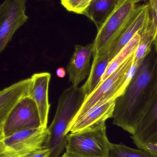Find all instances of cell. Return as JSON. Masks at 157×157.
Wrapping results in <instances>:
<instances>
[{
	"instance_id": "obj_21",
	"label": "cell",
	"mask_w": 157,
	"mask_h": 157,
	"mask_svg": "<svg viewBox=\"0 0 157 157\" xmlns=\"http://www.w3.org/2000/svg\"><path fill=\"white\" fill-rule=\"evenodd\" d=\"M148 14L157 34V0L148 2Z\"/></svg>"
},
{
	"instance_id": "obj_9",
	"label": "cell",
	"mask_w": 157,
	"mask_h": 157,
	"mask_svg": "<svg viewBox=\"0 0 157 157\" xmlns=\"http://www.w3.org/2000/svg\"><path fill=\"white\" fill-rule=\"evenodd\" d=\"M26 0H4L0 6V52L4 50L16 31L29 19Z\"/></svg>"
},
{
	"instance_id": "obj_7",
	"label": "cell",
	"mask_w": 157,
	"mask_h": 157,
	"mask_svg": "<svg viewBox=\"0 0 157 157\" xmlns=\"http://www.w3.org/2000/svg\"><path fill=\"white\" fill-rule=\"evenodd\" d=\"M132 139L139 149L157 155V82L144 108Z\"/></svg>"
},
{
	"instance_id": "obj_17",
	"label": "cell",
	"mask_w": 157,
	"mask_h": 157,
	"mask_svg": "<svg viewBox=\"0 0 157 157\" xmlns=\"http://www.w3.org/2000/svg\"><path fill=\"white\" fill-rule=\"evenodd\" d=\"M141 40L134 54V62L142 63L152 51V45L156 37V32L148 15L143 27L140 31Z\"/></svg>"
},
{
	"instance_id": "obj_4",
	"label": "cell",
	"mask_w": 157,
	"mask_h": 157,
	"mask_svg": "<svg viewBox=\"0 0 157 157\" xmlns=\"http://www.w3.org/2000/svg\"><path fill=\"white\" fill-rule=\"evenodd\" d=\"M111 144L104 124L67 135L65 152L78 157H108Z\"/></svg>"
},
{
	"instance_id": "obj_20",
	"label": "cell",
	"mask_w": 157,
	"mask_h": 157,
	"mask_svg": "<svg viewBox=\"0 0 157 157\" xmlns=\"http://www.w3.org/2000/svg\"><path fill=\"white\" fill-rule=\"evenodd\" d=\"M93 0H61V4L67 11L84 15Z\"/></svg>"
},
{
	"instance_id": "obj_2",
	"label": "cell",
	"mask_w": 157,
	"mask_h": 157,
	"mask_svg": "<svg viewBox=\"0 0 157 157\" xmlns=\"http://www.w3.org/2000/svg\"><path fill=\"white\" fill-rule=\"evenodd\" d=\"M85 98L82 88L72 86L60 96L55 116L48 127L49 135L43 146L50 150L49 157H59L65 149L68 129Z\"/></svg>"
},
{
	"instance_id": "obj_6",
	"label": "cell",
	"mask_w": 157,
	"mask_h": 157,
	"mask_svg": "<svg viewBox=\"0 0 157 157\" xmlns=\"http://www.w3.org/2000/svg\"><path fill=\"white\" fill-rule=\"evenodd\" d=\"M48 127L27 129L0 140V157H25L43 146Z\"/></svg>"
},
{
	"instance_id": "obj_23",
	"label": "cell",
	"mask_w": 157,
	"mask_h": 157,
	"mask_svg": "<svg viewBox=\"0 0 157 157\" xmlns=\"http://www.w3.org/2000/svg\"><path fill=\"white\" fill-rule=\"evenodd\" d=\"M66 73V71L62 67H60L56 70V75L59 78H63L65 77Z\"/></svg>"
},
{
	"instance_id": "obj_1",
	"label": "cell",
	"mask_w": 157,
	"mask_h": 157,
	"mask_svg": "<svg viewBox=\"0 0 157 157\" xmlns=\"http://www.w3.org/2000/svg\"><path fill=\"white\" fill-rule=\"evenodd\" d=\"M157 53H150L135 71L123 94L117 98L113 124L133 135L144 108L157 82Z\"/></svg>"
},
{
	"instance_id": "obj_5",
	"label": "cell",
	"mask_w": 157,
	"mask_h": 157,
	"mask_svg": "<svg viewBox=\"0 0 157 157\" xmlns=\"http://www.w3.org/2000/svg\"><path fill=\"white\" fill-rule=\"evenodd\" d=\"M134 54L129 57L111 75L100 82L96 89L85 98L73 121L79 119L97 103L112 98H119L122 95L124 82L133 64Z\"/></svg>"
},
{
	"instance_id": "obj_12",
	"label": "cell",
	"mask_w": 157,
	"mask_h": 157,
	"mask_svg": "<svg viewBox=\"0 0 157 157\" xmlns=\"http://www.w3.org/2000/svg\"><path fill=\"white\" fill-rule=\"evenodd\" d=\"M31 77L20 80L2 90L0 92V126L11 111L26 97L30 96Z\"/></svg>"
},
{
	"instance_id": "obj_22",
	"label": "cell",
	"mask_w": 157,
	"mask_h": 157,
	"mask_svg": "<svg viewBox=\"0 0 157 157\" xmlns=\"http://www.w3.org/2000/svg\"><path fill=\"white\" fill-rule=\"evenodd\" d=\"M50 154V150L48 147L43 146L25 157H49Z\"/></svg>"
},
{
	"instance_id": "obj_24",
	"label": "cell",
	"mask_w": 157,
	"mask_h": 157,
	"mask_svg": "<svg viewBox=\"0 0 157 157\" xmlns=\"http://www.w3.org/2000/svg\"><path fill=\"white\" fill-rule=\"evenodd\" d=\"M154 45L155 47V51L157 53V34L155 38V41H154Z\"/></svg>"
},
{
	"instance_id": "obj_3",
	"label": "cell",
	"mask_w": 157,
	"mask_h": 157,
	"mask_svg": "<svg viewBox=\"0 0 157 157\" xmlns=\"http://www.w3.org/2000/svg\"><path fill=\"white\" fill-rule=\"evenodd\" d=\"M144 0H121L114 11L97 29L94 40V56L111 53L119 37L140 8Z\"/></svg>"
},
{
	"instance_id": "obj_13",
	"label": "cell",
	"mask_w": 157,
	"mask_h": 157,
	"mask_svg": "<svg viewBox=\"0 0 157 157\" xmlns=\"http://www.w3.org/2000/svg\"><path fill=\"white\" fill-rule=\"evenodd\" d=\"M32 87L30 97L38 109L42 127L47 128L50 104L49 101V87L51 75L48 72L36 73L31 76Z\"/></svg>"
},
{
	"instance_id": "obj_8",
	"label": "cell",
	"mask_w": 157,
	"mask_h": 157,
	"mask_svg": "<svg viewBox=\"0 0 157 157\" xmlns=\"http://www.w3.org/2000/svg\"><path fill=\"white\" fill-rule=\"evenodd\" d=\"M42 127L38 109L30 96L23 99L0 126V140L22 130Z\"/></svg>"
},
{
	"instance_id": "obj_25",
	"label": "cell",
	"mask_w": 157,
	"mask_h": 157,
	"mask_svg": "<svg viewBox=\"0 0 157 157\" xmlns=\"http://www.w3.org/2000/svg\"><path fill=\"white\" fill-rule=\"evenodd\" d=\"M61 157H78L77 156H75L72 155H70V154H68V153H65L63 155H62V156Z\"/></svg>"
},
{
	"instance_id": "obj_11",
	"label": "cell",
	"mask_w": 157,
	"mask_h": 157,
	"mask_svg": "<svg viewBox=\"0 0 157 157\" xmlns=\"http://www.w3.org/2000/svg\"><path fill=\"white\" fill-rule=\"evenodd\" d=\"M94 43L85 46L76 45L71 59L66 67L69 81L73 86H78L89 76L91 70L90 60L94 54Z\"/></svg>"
},
{
	"instance_id": "obj_19",
	"label": "cell",
	"mask_w": 157,
	"mask_h": 157,
	"mask_svg": "<svg viewBox=\"0 0 157 157\" xmlns=\"http://www.w3.org/2000/svg\"><path fill=\"white\" fill-rule=\"evenodd\" d=\"M108 157H157V155L147 150L131 148L122 144L111 143Z\"/></svg>"
},
{
	"instance_id": "obj_26",
	"label": "cell",
	"mask_w": 157,
	"mask_h": 157,
	"mask_svg": "<svg viewBox=\"0 0 157 157\" xmlns=\"http://www.w3.org/2000/svg\"><path fill=\"white\" fill-rule=\"evenodd\" d=\"M151 1H152V0H148V2H150Z\"/></svg>"
},
{
	"instance_id": "obj_16",
	"label": "cell",
	"mask_w": 157,
	"mask_h": 157,
	"mask_svg": "<svg viewBox=\"0 0 157 157\" xmlns=\"http://www.w3.org/2000/svg\"><path fill=\"white\" fill-rule=\"evenodd\" d=\"M111 61L110 53L102 56H94L89 76L81 88L85 98L98 86Z\"/></svg>"
},
{
	"instance_id": "obj_10",
	"label": "cell",
	"mask_w": 157,
	"mask_h": 157,
	"mask_svg": "<svg viewBox=\"0 0 157 157\" xmlns=\"http://www.w3.org/2000/svg\"><path fill=\"white\" fill-rule=\"evenodd\" d=\"M117 98H112L97 103L86 113L71 123L68 133L81 132L106 124L107 120L112 118Z\"/></svg>"
},
{
	"instance_id": "obj_15",
	"label": "cell",
	"mask_w": 157,
	"mask_h": 157,
	"mask_svg": "<svg viewBox=\"0 0 157 157\" xmlns=\"http://www.w3.org/2000/svg\"><path fill=\"white\" fill-rule=\"evenodd\" d=\"M121 0H93L84 13L99 29Z\"/></svg>"
},
{
	"instance_id": "obj_18",
	"label": "cell",
	"mask_w": 157,
	"mask_h": 157,
	"mask_svg": "<svg viewBox=\"0 0 157 157\" xmlns=\"http://www.w3.org/2000/svg\"><path fill=\"white\" fill-rule=\"evenodd\" d=\"M140 31L136 33L131 41L111 61L100 83L113 74L129 57L135 53L141 40Z\"/></svg>"
},
{
	"instance_id": "obj_14",
	"label": "cell",
	"mask_w": 157,
	"mask_h": 157,
	"mask_svg": "<svg viewBox=\"0 0 157 157\" xmlns=\"http://www.w3.org/2000/svg\"><path fill=\"white\" fill-rule=\"evenodd\" d=\"M148 15V4L140 6L138 12L121 35L110 53L111 60L143 27Z\"/></svg>"
}]
</instances>
